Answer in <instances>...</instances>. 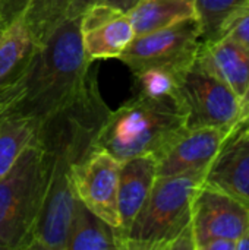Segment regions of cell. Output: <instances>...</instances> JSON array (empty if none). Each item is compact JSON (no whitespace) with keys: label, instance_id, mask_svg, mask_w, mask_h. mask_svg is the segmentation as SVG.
Wrapping results in <instances>:
<instances>
[{"label":"cell","instance_id":"cell-1","mask_svg":"<svg viewBox=\"0 0 249 250\" xmlns=\"http://www.w3.org/2000/svg\"><path fill=\"white\" fill-rule=\"evenodd\" d=\"M91 63L82 48L79 18L65 19L38 45L23 76L0 94V122L22 119L38 125L82 89Z\"/></svg>","mask_w":249,"mask_h":250},{"label":"cell","instance_id":"cell-2","mask_svg":"<svg viewBox=\"0 0 249 250\" xmlns=\"http://www.w3.org/2000/svg\"><path fill=\"white\" fill-rule=\"evenodd\" d=\"M186 129V116L176 95L147 98L134 95L110 110L92 149H101L123 163L151 155L156 160Z\"/></svg>","mask_w":249,"mask_h":250},{"label":"cell","instance_id":"cell-3","mask_svg":"<svg viewBox=\"0 0 249 250\" xmlns=\"http://www.w3.org/2000/svg\"><path fill=\"white\" fill-rule=\"evenodd\" d=\"M51 170L53 157L34 141L0 179V249H28Z\"/></svg>","mask_w":249,"mask_h":250},{"label":"cell","instance_id":"cell-4","mask_svg":"<svg viewBox=\"0 0 249 250\" xmlns=\"http://www.w3.org/2000/svg\"><path fill=\"white\" fill-rule=\"evenodd\" d=\"M204 174L157 177L151 193L132 221L122 249L170 250L191 227L192 201Z\"/></svg>","mask_w":249,"mask_h":250},{"label":"cell","instance_id":"cell-5","mask_svg":"<svg viewBox=\"0 0 249 250\" xmlns=\"http://www.w3.org/2000/svg\"><path fill=\"white\" fill-rule=\"evenodd\" d=\"M109 111L91 72L82 89L68 104L37 125L35 142L54 160L73 166L92 151Z\"/></svg>","mask_w":249,"mask_h":250},{"label":"cell","instance_id":"cell-6","mask_svg":"<svg viewBox=\"0 0 249 250\" xmlns=\"http://www.w3.org/2000/svg\"><path fill=\"white\" fill-rule=\"evenodd\" d=\"M195 250H236L249 229V204L203 182L192 201Z\"/></svg>","mask_w":249,"mask_h":250},{"label":"cell","instance_id":"cell-7","mask_svg":"<svg viewBox=\"0 0 249 250\" xmlns=\"http://www.w3.org/2000/svg\"><path fill=\"white\" fill-rule=\"evenodd\" d=\"M176 97L186 116V129H232L241 98L197 60L181 75Z\"/></svg>","mask_w":249,"mask_h":250},{"label":"cell","instance_id":"cell-8","mask_svg":"<svg viewBox=\"0 0 249 250\" xmlns=\"http://www.w3.org/2000/svg\"><path fill=\"white\" fill-rule=\"evenodd\" d=\"M201 31L197 18L135 37L120 54L132 73L148 67H163L183 73L197 59Z\"/></svg>","mask_w":249,"mask_h":250},{"label":"cell","instance_id":"cell-9","mask_svg":"<svg viewBox=\"0 0 249 250\" xmlns=\"http://www.w3.org/2000/svg\"><path fill=\"white\" fill-rule=\"evenodd\" d=\"M119 171L120 161L101 149H92L85 158L70 167L75 196L116 231L117 240L120 233L117 205Z\"/></svg>","mask_w":249,"mask_h":250},{"label":"cell","instance_id":"cell-10","mask_svg":"<svg viewBox=\"0 0 249 250\" xmlns=\"http://www.w3.org/2000/svg\"><path fill=\"white\" fill-rule=\"evenodd\" d=\"M70 164L53 158L48 190L32 230L28 249L66 250L76 196L70 182Z\"/></svg>","mask_w":249,"mask_h":250},{"label":"cell","instance_id":"cell-11","mask_svg":"<svg viewBox=\"0 0 249 250\" xmlns=\"http://www.w3.org/2000/svg\"><path fill=\"white\" fill-rule=\"evenodd\" d=\"M82 48L90 62L120 57L135 38L128 13L107 6L94 4L79 16Z\"/></svg>","mask_w":249,"mask_h":250},{"label":"cell","instance_id":"cell-12","mask_svg":"<svg viewBox=\"0 0 249 250\" xmlns=\"http://www.w3.org/2000/svg\"><path fill=\"white\" fill-rule=\"evenodd\" d=\"M230 129H185L156 160L157 177L201 173L205 176Z\"/></svg>","mask_w":249,"mask_h":250},{"label":"cell","instance_id":"cell-13","mask_svg":"<svg viewBox=\"0 0 249 250\" xmlns=\"http://www.w3.org/2000/svg\"><path fill=\"white\" fill-rule=\"evenodd\" d=\"M204 183L249 204V122L235 125L204 176Z\"/></svg>","mask_w":249,"mask_h":250},{"label":"cell","instance_id":"cell-14","mask_svg":"<svg viewBox=\"0 0 249 250\" xmlns=\"http://www.w3.org/2000/svg\"><path fill=\"white\" fill-rule=\"evenodd\" d=\"M157 179V161L151 155L135 157L120 163L117 205L120 217L119 245L123 246L125 236L136 214L148 199Z\"/></svg>","mask_w":249,"mask_h":250},{"label":"cell","instance_id":"cell-15","mask_svg":"<svg viewBox=\"0 0 249 250\" xmlns=\"http://www.w3.org/2000/svg\"><path fill=\"white\" fill-rule=\"evenodd\" d=\"M195 60L225 82L239 98L248 91L249 51L236 41L227 37L214 41H201Z\"/></svg>","mask_w":249,"mask_h":250},{"label":"cell","instance_id":"cell-16","mask_svg":"<svg viewBox=\"0 0 249 250\" xmlns=\"http://www.w3.org/2000/svg\"><path fill=\"white\" fill-rule=\"evenodd\" d=\"M70 3L72 0H0V29L22 19L37 45H41L68 19Z\"/></svg>","mask_w":249,"mask_h":250},{"label":"cell","instance_id":"cell-17","mask_svg":"<svg viewBox=\"0 0 249 250\" xmlns=\"http://www.w3.org/2000/svg\"><path fill=\"white\" fill-rule=\"evenodd\" d=\"M37 48L22 19L0 29V94L10 89L23 76Z\"/></svg>","mask_w":249,"mask_h":250},{"label":"cell","instance_id":"cell-18","mask_svg":"<svg viewBox=\"0 0 249 250\" xmlns=\"http://www.w3.org/2000/svg\"><path fill=\"white\" fill-rule=\"evenodd\" d=\"M128 16L138 37L197 18L195 0H138Z\"/></svg>","mask_w":249,"mask_h":250},{"label":"cell","instance_id":"cell-19","mask_svg":"<svg viewBox=\"0 0 249 250\" xmlns=\"http://www.w3.org/2000/svg\"><path fill=\"white\" fill-rule=\"evenodd\" d=\"M119 249L116 231L76 198L66 240V250Z\"/></svg>","mask_w":249,"mask_h":250},{"label":"cell","instance_id":"cell-20","mask_svg":"<svg viewBox=\"0 0 249 250\" xmlns=\"http://www.w3.org/2000/svg\"><path fill=\"white\" fill-rule=\"evenodd\" d=\"M201 41L223 37L229 23L249 10V0H195Z\"/></svg>","mask_w":249,"mask_h":250},{"label":"cell","instance_id":"cell-21","mask_svg":"<svg viewBox=\"0 0 249 250\" xmlns=\"http://www.w3.org/2000/svg\"><path fill=\"white\" fill-rule=\"evenodd\" d=\"M37 125L22 119L0 122V179L10 170L23 148L35 141Z\"/></svg>","mask_w":249,"mask_h":250},{"label":"cell","instance_id":"cell-22","mask_svg":"<svg viewBox=\"0 0 249 250\" xmlns=\"http://www.w3.org/2000/svg\"><path fill=\"white\" fill-rule=\"evenodd\" d=\"M135 95L147 98H164L176 95L179 73L163 67H148L135 72Z\"/></svg>","mask_w":249,"mask_h":250},{"label":"cell","instance_id":"cell-23","mask_svg":"<svg viewBox=\"0 0 249 250\" xmlns=\"http://www.w3.org/2000/svg\"><path fill=\"white\" fill-rule=\"evenodd\" d=\"M136 3H138V0H72V3L69 6L68 18H79L85 9H88L90 6H94V4H107V6L116 7V9L128 13Z\"/></svg>","mask_w":249,"mask_h":250},{"label":"cell","instance_id":"cell-24","mask_svg":"<svg viewBox=\"0 0 249 250\" xmlns=\"http://www.w3.org/2000/svg\"><path fill=\"white\" fill-rule=\"evenodd\" d=\"M223 37H227L249 51V10L235 18L226 28ZM222 38V37H220Z\"/></svg>","mask_w":249,"mask_h":250},{"label":"cell","instance_id":"cell-25","mask_svg":"<svg viewBox=\"0 0 249 250\" xmlns=\"http://www.w3.org/2000/svg\"><path fill=\"white\" fill-rule=\"evenodd\" d=\"M244 122H249V88L248 91L244 94V97L241 98V108H239V116L235 125L238 123H244ZM233 125V126H235Z\"/></svg>","mask_w":249,"mask_h":250},{"label":"cell","instance_id":"cell-26","mask_svg":"<svg viewBox=\"0 0 249 250\" xmlns=\"http://www.w3.org/2000/svg\"><path fill=\"white\" fill-rule=\"evenodd\" d=\"M236 250H249V229L247 230V233L238 240Z\"/></svg>","mask_w":249,"mask_h":250}]
</instances>
